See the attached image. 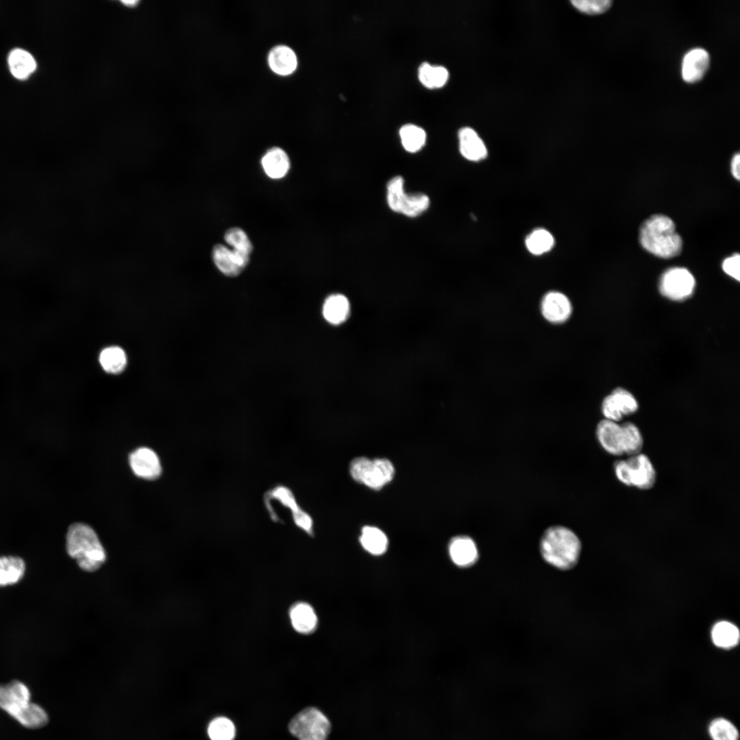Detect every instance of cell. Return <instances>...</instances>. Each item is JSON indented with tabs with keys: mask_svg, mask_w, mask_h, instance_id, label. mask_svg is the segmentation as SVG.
<instances>
[{
	"mask_svg": "<svg viewBox=\"0 0 740 740\" xmlns=\"http://www.w3.org/2000/svg\"><path fill=\"white\" fill-rule=\"evenodd\" d=\"M25 564L18 556H0V587L16 584L23 576Z\"/></svg>",
	"mask_w": 740,
	"mask_h": 740,
	"instance_id": "cell-23",
	"label": "cell"
},
{
	"mask_svg": "<svg viewBox=\"0 0 740 740\" xmlns=\"http://www.w3.org/2000/svg\"><path fill=\"white\" fill-rule=\"evenodd\" d=\"M288 728L298 740H328L331 724L319 709L310 706L295 715Z\"/></svg>",
	"mask_w": 740,
	"mask_h": 740,
	"instance_id": "cell-7",
	"label": "cell"
},
{
	"mask_svg": "<svg viewBox=\"0 0 740 740\" xmlns=\"http://www.w3.org/2000/svg\"><path fill=\"white\" fill-rule=\"evenodd\" d=\"M711 740H739V733L735 725L725 717H716L708 726Z\"/></svg>",
	"mask_w": 740,
	"mask_h": 740,
	"instance_id": "cell-31",
	"label": "cell"
},
{
	"mask_svg": "<svg viewBox=\"0 0 740 740\" xmlns=\"http://www.w3.org/2000/svg\"><path fill=\"white\" fill-rule=\"evenodd\" d=\"M639 242L643 249L655 256L670 258L679 255L682 240L674 221L664 214H654L645 220L639 229Z\"/></svg>",
	"mask_w": 740,
	"mask_h": 740,
	"instance_id": "cell-1",
	"label": "cell"
},
{
	"mask_svg": "<svg viewBox=\"0 0 740 740\" xmlns=\"http://www.w3.org/2000/svg\"><path fill=\"white\" fill-rule=\"evenodd\" d=\"M572 5L582 12L597 14L606 11L611 5V0H574Z\"/></svg>",
	"mask_w": 740,
	"mask_h": 740,
	"instance_id": "cell-35",
	"label": "cell"
},
{
	"mask_svg": "<svg viewBox=\"0 0 740 740\" xmlns=\"http://www.w3.org/2000/svg\"><path fill=\"white\" fill-rule=\"evenodd\" d=\"M540 309L543 317L547 321L559 324L569 319L572 312V305L565 294L553 291L544 295Z\"/></svg>",
	"mask_w": 740,
	"mask_h": 740,
	"instance_id": "cell-11",
	"label": "cell"
},
{
	"mask_svg": "<svg viewBox=\"0 0 740 740\" xmlns=\"http://www.w3.org/2000/svg\"><path fill=\"white\" fill-rule=\"evenodd\" d=\"M596 436L602 447L613 456L623 454V433L618 422L603 419L597 426Z\"/></svg>",
	"mask_w": 740,
	"mask_h": 740,
	"instance_id": "cell-13",
	"label": "cell"
},
{
	"mask_svg": "<svg viewBox=\"0 0 740 740\" xmlns=\"http://www.w3.org/2000/svg\"><path fill=\"white\" fill-rule=\"evenodd\" d=\"M658 286L661 293L665 297L674 301H682L692 295L695 280L686 268L672 267L662 274Z\"/></svg>",
	"mask_w": 740,
	"mask_h": 740,
	"instance_id": "cell-8",
	"label": "cell"
},
{
	"mask_svg": "<svg viewBox=\"0 0 740 740\" xmlns=\"http://www.w3.org/2000/svg\"><path fill=\"white\" fill-rule=\"evenodd\" d=\"M638 407L637 399L629 391L617 388L604 399L602 412L606 419L618 422L624 416L634 413Z\"/></svg>",
	"mask_w": 740,
	"mask_h": 740,
	"instance_id": "cell-9",
	"label": "cell"
},
{
	"mask_svg": "<svg viewBox=\"0 0 740 740\" xmlns=\"http://www.w3.org/2000/svg\"><path fill=\"white\" fill-rule=\"evenodd\" d=\"M99 360L105 371L110 373H118L125 369L127 356L124 350L120 347L110 346L101 352Z\"/></svg>",
	"mask_w": 740,
	"mask_h": 740,
	"instance_id": "cell-27",
	"label": "cell"
},
{
	"mask_svg": "<svg viewBox=\"0 0 740 740\" xmlns=\"http://www.w3.org/2000/svg\"><path fill=\"white\" fill-rule=\"evenodd\" d=\"M360 543L367 552L376 556L383 554L388 544L387 536L382 530L369 526L362 528Z\"/></svg>",
	"mask_w": 740,
	"mask_h": 740,
	"instance_id": "cell-24",
	"label": "cell"
},
{
	"mask_svg": "<svg viewBox=\"0 0 740 740\" xmlns=\"http://www.w3.org/2000/svg\"><path fill=\"white\" fill-rule=\"evenodd\" d=\"M543 559L554 567L567 570L577 563L581 551L578 536L569 528L554 526L547 528L540 541Z\"/></svg>",
	"mask_w": 740,
	"mask_h": 740,
	"instance_id": "cell-3",
	"label": "cell"
},
{
	"mask_svg": "<svg viewBox=\"0 0 740 740\" xmlns=\"http://www.w3.org/2000/svg\"><path fill=\"white\" fill-rule=\"evenodd\" d=\"M621 426L623 433V454L629 456L639 454L643 444L639 429L631 422H626Z\"/></svg>",
	"mask_w": 740,
	"mask_h": 740,
	"instance_id": "cell-32",
	"label": "cell"
},
{
	"mask_svg": "<svg viewBox=\"0 0 740 740\" xmlns=\"http://www.w3.org/2000/svg\"><path fill=\"white\" fill-rule=\"evenodd\" d=\"M525 244L532 254L539 256L549 251L554 245L552 234L543 228H537L526 237Z\"/></svg>",
	"mask_w": 740,
	"mask_h": 740,
	"instance_id": "cell-30",
	"label": "cell"
},
{
	"mask_svg": "<svg viewBox=\"0 0 740 740\" xmlns=\"http://www.w3.org/2000/svg\"><path fill=\"white\" fill-rule=\"evenodd\" d=\"M30 698L28 687L20 681L0 684V708L26 728H41L47 724L48 715Z\"/></svg>",
	"mask_w": 740,
	"mask_h": 740,
	"instance_id": "cell-2",
	"label": "cell"
},
{
	"mask_svg": "<svg viewBox=\"0 0 740 740\" xmlns=\"http://www.w3.org/2000/svg\"><path fill=\"white\" fill-rule=\"evenodd\" d=\"M271 494L281 504L291 510L293 519L297 526L307 532H312V520L311 517L299 508L290 490L285 487L279 486L275 488Z\"/></svg>",
	"mask_w": 740,
	"mask_h": 740,
	"instance_id": "cell-19",
	"label": "cell"
},
{
	"mask_svg": "<svg viewBox=\"0 0 740 740\" xmlns=\"http://www.w3.org/2000/svg\"><path fill=\"white\" fill-rule=\"evenodd\" d=\"M739 265L740 256L738 253H736L731 256L726 258L723 261L722 267L723 271L726 274L735 279L736 280L739 281Z\"/></svg>",
	"mask_w": 740,
	"mask_h": 740,
	"instance_id": "cell-37",
	"label": "cell"
},
{
	"mask_svg": "<svg viewBox=\"0 0 740 740\" xmlns=\"http://www.w3.org/2000/svg\"><path fill=\"white\" fill-rule=\"evenodd\" d=\"M349 471L356 482L375 490L380 489L390 482L395 474L393 465L389 460H371L363 456L352 460Z\"/></svg>",
	"mask_w": 740,
	"mask_h": 740,
	"instance_id": "cell-6",
	"label": "cell"
},
{
	"mask_svg": "<svg viewBox=\"0 0 740 740\" xmlns=\"http://www.w3.org/2000/svg\"><path fill=\"white\" fill-rule=\"evenodd\" d=\"M739 161H740V154H739V153H737L736 154H735L733 156V157L732 158L731 163H730L731 164L730 170H731L732 175L737 180H739V178H740V172H739L740 171H739L740 170L739 169L740 163H739Z\"/></svg>",
	"mask_w": 740,
	"mask_h": 740,
	"instance_id": "cell-38",
	"label": "cell"
},
{
	"mask_svg": "<svg viewBox=\"0 0 740 740\" xmlns=\"http://www.w3.org/2000/svg\"><path fill=\"white\" fill-rule=\"evenodd\" d=\"M129 462L131 469L138 477L153 480L161 473L159 458L154 451L148 447H142L134 450L130 455Z\"/></svg>",
	"mask_w": 740,
	"mask_h": 740,
	"instance_id": "cell-12",
	"label": "cell"
},
{
	"mask_svg": "<svg viewBox=\"0 0 740 740\" xmlns=\"http://www.w3.org/2000/svg\"><path fill=\"white\" fill-rule=\"evenodd\" d=\"M268 62L273 72L287 75L296 69L297 59L292 49L286 45H278L270 51Z\"/></svg>",
	"mask_w": 740,
	"mask_h": 740,
	"instance_id": "cell-20",
	"label": "cell"
},
{
	"mask_svg": "<svg viewBox=\"0 0 740 740\" xmlns=\"http://www.w3.org/2000/svg\"><path fill=\"white\" fill-rule=\"evenodd\" d=\"M212 257L217 268L225 275L235 277L247 266L250 256L237 252L221 243L213 247Z\"/></svg>",
	"mask_w": 740,
	"mask_h": 740,
	"instance_id": "cell-10",
	"label": "cell"
},
{
	"mask_svg": "<svg viewBox=\"0 0 740 740\" xmlns=\"http://www.w3.org/2000/svg\"><path fill=\"white\" fill-rule=\"evenodd\" d=\"M8 62L12 75L19 79L27 78L36 67L32 55L23 49L12 50L8 56Z\"/></svg>",
	"mask_w": 740,
	"mask_h": 740,
	"instance_id": "cell-22",
	"label": "cell"
},
{
	"mask_svg": "<svg viewBox=\"0 0 740 740\" xmlns=\"http://www.w3.org/2000/svg\"><path fill=\"white\" fill-rule=\"evenodd\" d=\"M614 471L617 478L628 486L647 490L656 482V470L650 458L643 454L617 461Z\"/></svg>",
	"mask_w": 740,
	"mask_h": 740,
	"instance_id": "cell-5",
	"label": "cell"
},
{
	"mask_svg": "<svg viewBox=\"0 0 740 740\" xmlns=\"http://www.w3.org/2000/svg\"><path fill=\"white\" fill-rule=\"evenodd\" d=\"M399 133L402 145L408 152L415 153L419 151L426 143L425 131L416 125L406 124L400 128Z\"/></svg>",
	"mask_w": 740,
	"mask_h": 740,
	"instance_id": "cell-29",
	"label": "cell"
},
{
	"mask_svg": "<svg viewBox=\"0 0 740 740\" xmlns=\"http://www.w3.org/2000/svg\"><path fill=\"white\" fill-rule=\"evenodd\" d=\"M261 166L269 177L278 180L286 175L291 168V162L284 149L275 147L267 150L263 155Z\"/></svg>",
	"mask_w": 740,
	"mask_h": 740,
	"instance_id": "cell-17",
	"label": "cell"
},
{
	"mask_svg": "<svg viewBox=\"0 0 740 740\" xmlns=\"http://www.w3.org/2000/svg\"><path fill=\"white\" fill-rule=\"evenodd\" d=\"M290 618L294 629L300 633H310L317 625V617L312 607L307 603L295 604L291 609Z\"/></svg>",
	"mask_w": 740,
	"mask_h": 740,
	"instance_id": "cell-21",
	"label": "cell"
},
{
	"mask_svg": "<svg viewBox=\"0 0 740 740\" xmlns=\"http://www.w3.org/2000/svg\"><path fill=\"white\" fill-rule=\"evenodd\" d=\"M430 206V199L421 193L406 194L401 196L396 212L408 217H416L425 212Z\"/></svg>",
	"mask_w": 740,
	"mask_h": 740,
	"instance_id": "cell-25",
	"label": "cell"
},
{
	"mask_svg": "<svg viewBox=\"0 0 740 740\" xmlns=\"http://www.w3.org/2000/svg\"><path fill=\"white\" fill-rule=\"evenodd\" d=\"M709 62V54L704 49L694 48L689 50L682 60V78L689 83L700 80L706 72Z\"/></svg>",
	"mask_w": 740,
	"mask_h": 740,
	"instance_id": "cell-14",
	"label": "cell"
},
{
	"mask_svg": "<svg viewBox=\"0 0 740 740\" xmlns=\"http://www.w3.org/2000/svg\"><path fill=\"white\" fill-rule=\"evenodd\" d=\"M207 731L210 740H234L236 736L234 723L225 717L214 718L209 723Z\"/></svg>",
	"mask_w": 740,
	"mask_h": 740,
	"instance_id": "cell-33",
	"label": "cell"
},
{
	"mask_svg": "<svg viewBox=\"0 0 740 740\" xmlns=\"http://www.w3.org/2000/svg\"><path fill=\"white\" fill-rule=\"evenodd\" d=\"M68 554L86 571L97 570L106 561V553L96 532L82 523L71 525L66 536Z\"/></svg>",
	"mask_w": 740,
	"mask_h": 740,
	"instance_id": "cell-4",
	"label": "cell"
},
{
	"mask_svg": "<svg viewBox=\"0 0 740 740\" xmlns=\"http://www.w3.org/2000/svg\"><path fill=\"white\" fill-rule=\"evenodd\" d=\"M224 240L232 249L250 256L253 245L247 233L241 227H233L224 234Z\"/></svg>",
	"mask_w": 740,
	"mask_h": 740,
	"instance_id": "cell-34",
	"label": "cell"
},
{
	"mask_svg": "<svg viewBox=\"0 0 740 740\" xmlns=\"http://www.w3.org/2000/svg\"><path fill=\"white\" fill-rule=\"evenodd\" d=\"M350 304L343 295L335 293L329 295L324 301L322 314L327 322L332 325H340L348 318Z\"/></svg>",
	"mask_w": 740,
	"mask_h": 740,
	"instance_id": "cell-18",
	"label": "cell"
},
{
	"mask_svg": "<svg viewBox=\"0 0 740 740\" xmlns=\"http://www.w3.org/2000/svg\"><path fill=\"white\" fill-rule=\"evenodd\" d=\"M418 77L425 87L437 88L446 84L449 73L444 66H433L428 62H423L419 67Z\"/></svg>",
	"mask_w": 740,
	"mask_h": 740,
	"instance_id": "cell-26",
	"label": "cell"
},
{
	"mask_svg": "<svg viewBox=\"0 0 740 740\" xmlns=\"http://www.w3.org/2000/svg\"><path fill=\"white\" fill-rule=\"evenodd\" d=\"M404 180L402 176H395L391 179L386 186V201L393 211L395 212L400 197L404 191Z\"/></svg>",
	"mask_w": 740,
	"mask_h": 740,
	"instance_id": "cell-36",
	"label": "cell"
},
{
	"mask_svg": "<svg viewBox=\"0 0 740 740\" xmlns=\"http://www.w3.org/2000/svg\"><path fill=\"white\" fill-rule=\"evenodd\" d=\"M712 640L715 645L722 648L735 646L739 640V629L730 622L722 621L717 623L711 632Z\"/></svg>",
	"mask_w": 740,
	"mask_h": 740,
	"instance_id": "cell-28",
	"label": "cell"
},
{
	"mask_svg": "<svg viewBox=\"0 0 740 740\" xmlns=\"http://www.w3.org/2000/svg\"><path fill=\"white\" fill-rule=\"evenodd\" d=\"M458 141L460 153L465 159L478 162L486 158V147L472 128H461L458 132Z\"/></svg>",
	"mask_w": 740,
	"mask_h": 740,
	"instance_id": "cell-16",
	"label": "cell"
},
{
	"mask_svg": "<svg viewBox=\"0 0 740 740\" xmlns=\"http://www.w3.org/2000/svg\"><path fill=\"white\" fill-rule=\"evenodd\" d=\"M449 554L452 562L460 567H467L476 563L478 551L475 541L467 536L454 537L449 545Z\"/></svg>",
	"mask_w": 740,
	"mask_h": 740,
	"instance_id": "cell-15",
	"label": "cell"
}]
</instances>
